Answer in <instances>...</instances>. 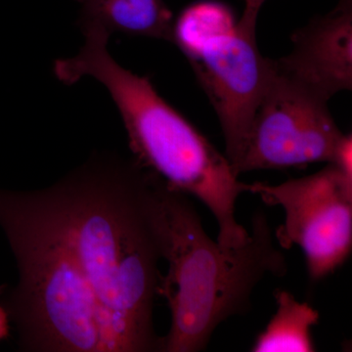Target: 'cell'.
Wrapping results in <instances>:
<instances>
[{
  "label": "cell",
  "mask_w": 352,
  "mask_h": 352,
  "mask_svg": "<svg viewBox=\"0 0 352 352\" xmlns=\"http://www.w3.org/2000/svg\"><path fill=\"white\" fill-rule=\"evenodd\" d=\"M151 175L134 157L101 153L48 188L23 192L75 254L113 352L161 351L153 323L162 254L150 214Z\"/></svg>",
  "instance_id": "cell-1"
},
{
  "label": "cell",
  "mask_w": 352,
  "mask_h": 352,
  "mask_svg": "<svg viewBox=\"0 0 352 352\" xmlns=\"http://www.w3.org/2000/svg\"><path fill=\"white\" fill-rule=\"evenodd\" d=\"M188 197L152 173L150 214L162 258L168 263L157 288L171 314L162 352L205 351L222 322L247 312L264 277L287 272L286 258L263 212L252 217L249 240L226 249L206 232Z\"/></svg>",
  "instance_id": "cell-2"
},
{
  "label": "cell",
  "mask_w": 352,
  "mask_h": 352,
  "mask_svg": "<svg viewBox=\"0 0 352 352\" xmlns=\"http://www.w3.org/2000/svg\"><path fill=\"white\" fill-rule=\"evenodd\" d=\"M82 34L80 50L55 62L58 80L67 85L85 78L101 83L119 111L134 159L210 210L219 224V245L226 249L244 245L250 232L236 219L235 208L247 184L240 182L226 155L171 106L147 76L113 59L108 51L110 34L95 28Z\"/></svg>",
  "instance_id": "cell-3"
},
{
  "label": "cell",
  "mask_w": 352,
  "mask_h": 352,
  "mask_svg": "<svg viewBox=\"0 0 352 352\" xmlns=\"http://www.w3.org/2000/svg\"><path fill=\"white\" fill-rule=\"evenodd\" d=\"M0 226L19 280L1 294L21 351L113 352L112 338L75 254L23 192L0 189Z\"/></svg>",
  "instance_id": "cell-4"
},
{
  "label": "cell",
  "mask_w": 352,
  "mask_h": 352,
  "mask_svg": "<svg viewBox=\"0 0 352 352\" xmlns=\"http://www.w3.org/2000/svg\"><path fill=\"white\" fill-rule=\"evenodd\" d=\"M344 133L328 101L275 69L252 118L234 173L332 163Z\"/></svg>",
  "instance_id": "cell-5"
},
{
  "label": "cell",
  "mask_w": 352,
  "mask_h": 352,
  "mask_svg": "<svg viewBox=\"0 0 352 352\" xmlns=\"http://www.w3.org/2000/svg\"><path fill=\"white\" fill-rule=\"evenodd\" d=\"M247 191L284 210L274 237L284 249L298 245L310 281L318 282L346 263L352 248V175L337 164L277 185L254 182Z\"/></svg>",
  "instance_id": "cell-6"
},
{
  "label": "cell",
  "mask_w": 352,
  "mask_h": 352,
  "mask_svg": "<svg viewBox=\"0 0 352 352\" xmlns=\"http://www.w3.org/2000/svg\"><path fill=\"white\" fill-rule=\"evenodd\" d=\"M256 30L239 20L182 51L217 113L233 170L271 74Z\"/></svg>",
  "instance_id": "cell-7"
},
{
  "label": "cell",
  "mask_w": 352,
  "mask_h": 352,
  "mask_svg": "<svg viewBox=\"0 0 352 352\" xmlns=\"http://www.w3.org/2000/svg\"><path fill=\"white\" fill-rule=\"evenodd\" d=\"M275 69L324 100L352 88V0L292 34V50L272 59Z\"/></svg>",
  "instance_id": "cell-8"
},
{
  "label": "cell",
  "mask_w": 352,
  "mask_h": 352,
  "mask_svg": "<svg viewBox=\"0 0 352 352\" xmlns=\"http://www.w3.org/2000/svg\"><path fill=\"white\" fill-rule=\"evenodd\" d=\"M80 4V27L171 41L173 12L163 0H76Z\"/></svg>",
  "instance_id": "cell-9"
},
{
  "label": "cell",
  "mask_w": 352,
  "mask_h": 352,
  "mask_svg": "<svg viewBox=\"0 0 352 352\" xmlns=\"http://www.w3.org/2000/svg\"><path fill=\"white\" fill-rule=\"evenodd\" d=\"M276 314L252 347L254 352H312L311 330L320 314L309 303L300 302L285 289H278Z\"/></svg>",
  "instance_id": "cell-10"
},
{
  "label": "cell",
  "mask_w": 352,
  "mask_h": 352,
  "mask_svg": "<svg viewBox=\"0 0 352 352\" xmlns=\"http://www.w3.org/2000/svg\"><path fill=\"white\" fill-rule=\"evenodd\" d=\"M245 8L240 20L250 24L256 25L258 13L266 0H244Z\"/></svg>",
  "instance_id": "cell-11"
},
{
  "label": "cell",
  "mask_w": 352,
  "mask_h": 352,
  "mask_svg": "<svg viewBox=\"0 0 352 352\" xmlns=\"http://www.w3.org/2000/svg\"><path fill=\"white\" fill-rule=\"evenodd\" d=\"M9 320L6 309L0 305V340L6 339L9 333Z\"/></svg>",
  "instance_id": "cell-12"
}]
</instances>
